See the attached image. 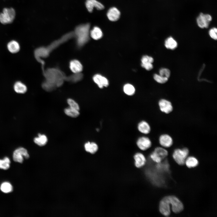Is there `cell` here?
Instances as JSON below:
<instances>
[{
  "mask_svg": "<svg viewBox=\"0 0 217 217\" xmlns=\"http://www.w3.org/2000/svg\"><path fill=\"white\" fill-rule=\"evenodd\" d=\"M33 141L37 145L39 146H43L47 143L48 139L45 135L39 134L38 137L34 138Z\"/></svg>",
  "mask_w": 217,
  "mask_h": 217,
  "instance_id": "obj_24",
  "label": "cell"
},
{
  "mask_svg": "<svg viewBox=\"0 0 217 217\" xmlns=\"http://www.w3.org/2000/svg\"><path fill=\"white\" fill-rule=\"evenodd\" d=\"M120 11L115 7L110 8L107 13V16L108 19L111 21L118 20L120 18Z\"/></svg>",
  "mask_w": 217,
  "mask_h": 217,
  "instance_id": "obj_18",
  "label": "cell"
},
{
  "mask_svg": "<svg viewBox=\"0 0 217 217\" xmlns=\"http://www.w3.org/2000/svg\"><path fill=\"white\" fill-rule=\"evenodd\" d=\"M69 68L71 70L74 74L80 73L83 68L81 63L77 59H73L70 61Z\"/></svg>",
  "mask_w": 217,
  "mask_h": 217,
  "instance_id": "obj_19",
  "label": "cell"
},
{
  "mask_svg": "<svg viewBox=\"0 0 217 217\" xmlns=\"http://www.w3.org/2000/svg\"><path fill=\"white\" fill-rule=\"evenodd\" d=\"M124 93L128 96H132L134 95L135 92V89L134 86L129 83L125 84L123 87Z\"/></svg>",
  "mask_w": 217,
  "mask_h": 217,
  "instance_id": "obj_26",
  "label": "cell"
},
{
  "mask_svg": "<svg viewBox=\"0 0 217 217\" xmlns=\"http://www.w3.org/2000/svg\"><path fill=\"white\" fill-rule=\"evenodd\" d=\"M67 102L69 106V107L79 111V106L78 103L74 100L72 99L69 98L67 99Z\"/></svg>",
  "mask_w": 217,
  "mask_h": 217,
  "instance_id": "obj_32",
  "label": "cell"
},
{
  "mask_svg": "<svg viewBox=\"0 0 217 217\" xmlns=\"http://www.w3.org/2000/svg\"><path fill=\"white\" fill-rule=\"evenodd\" d=\"M217 28L215 27H214L209 30V34L211 38L215 40H216L217 39Z\"/></svg>",
  "mask_w": 217,
  "mask_h": 217,
  "instance_id": "obj_35",
  "label": "cell"
},
{
  "mask_svg": "<svg viewBox=\"0 0 217 217\" xmlns=\"http://www.w3.org/2000/svg\"><path fill=\"white\" fill-rule=\"evenodd\" d=\"M153 78L154 80L157 82L160 83H164L168 80V78L160 75L155 74L154 75Z\"/></svg>",
  "mask_w": 217,
  "mask_h": 217,
  "instance_id": "obj_31",
  "label": "cell"
},
{
  "mask_svg": "<svg viewBox=\"0 0 217 217\" xmlns=\"http://www.w3.org/2000/svg\"><path fill=\"white\" fill-rule=\"evenodd\" d=\"M90 27V24L87 23L80 25L76 28L74 33L78 48H81L89 41Z\"/></svg>",
  "mask_w": 217,
  "mask_h": 217,
  "instance_id": "obj_3",
  "label": "cell"
},
{
  "mask_svg": "<svg viewBox=\"0 0 217 217\" xmlns=\"http://www.w3.org/2000/svg\"><path fill=\"white\" fill-rule=\"evenodd\" d=\"M158 105L160 110L165 114L169 113L173 110V107L171 102L166 99H160L159 101Z\"/></svg>",
  "mask_w": 217,
  "mask_h": 217,
  "instance_id": "obj_13",
  "label": "cell"
},
{
  "mask_svg": "<svg viewBox=\"0 0 217 217\" xmlns=\"http://www.w3.org/2000/svg\"><path fill=\"white\" fill-rule=\"evenodd\" d=\"M45 80L42 84L43 89L48 92L52 91L62 85L64 80L75 83L81 80L83 77L81 73L74 74L66 76L65 74L57 68H48L43 72Z\"/></svg>",
  "mask_w": 217,
  "mask_h": 217,
  "instance_id": "obj_1",
  "label": "cell"
},
{
  "mask_svg": "<svg viewBox=\"0 0 217 217\" xmlns=\"http://www.w3.org/2000/svg\"><path fill=\"white\" fill-rule=\"evenodd\" d=\"M168 197L173 212L177 213L183 210V204L177 198L172 196H168Z\"/></svg>",
  "mask_w": 217,
  "mask_h": 217,
  "instance_id": "obj_10",
  "label": "cell"
},
{
  "mask_svg": "<svg viewBox=\"0 0 217 217\" xmlns=\"http://www.w3.org/2000/svg\"><path fill=\"white\" fill-rule=\"evenodd\" d=\"M188 153L189 150L187 148L177 149L174 150L172 156L178 164L182 165L184 164Z\"/></svg>",
  "mask_w": 217,
  "mask_h": 217,
  "instance_id": "obj_5",
  "label": "cell"
},
{
  "mask_svg": "<svg viewBox=\"0 0 217 217\" xmlns=\"http://www.w3.org/2000/svg\"><path fill=\"white\" fill-rule=\"evenodd\" d=\"M159 210L161 213L165 216L170 215V205L167 196L163 198L160 202Z\"/></svg>",
  "mask_w": 217,
  "mask_h": 217,
  "instance_id": "obj_12",
  "label": "cell"
},
{
  "mask_svg": "<svg viewBox=\"0 0 217 217\" xmlns=\"http://www.w3.org/2000/svg\"><path fill=\"white\" fill-rule=\"evenodd\" d=\"M160 75L162 76L168 78L170 75V71L167 68H163L161 69L159 71Z\"/></svg>",
  "mask_w": 217,
  "mask_h": 217,
  "instance_id": "obj_33",
  "label": "cell"
},
{
  "mask_svg": "<svg viewBox=\"0 0 217 217\" xmlns=\"http://www.w3.org/2000/svg\"><path fill=\"white\" fill-rule=\"evenodd\" d=\"M165 45L167 48L173 50L177 47V43L173 38L170 37L166 39L165 41Z\"/></svg>",
  "mask_w": 217,
  "mask_h": 217,
  "instance_id": "obj_25",
  "label": "cell"
},
{
  "mask_svg": "<svg viewBox=\"0 0 217 217\" xmlns=\"http://www.w3.org/2000/svg\"><path fill=\"white\" fill-rule=\"evenodd\" d=\"M74 36V32H70L63 36L60 39L53 41L47 47L42 46L36 49L34 52V56L39 58H46L52 51Z\"/></svg>",
  "mask_w": 217,
  "mask_h": 217,
  "instance_id": "obj_2",
  "label": "cell"
},
{
  "mask_svg": "<svg viewBox=\"0 0 217 217\" xmlns=\"http://www.w3.org/2000/svg\"><path fill=\"white\" fill-rule=\"evenodd\" d=\"M153 61V59L152 57L146 55L143 56L141 59V64L152 63Z\"/></svg>",
  "mask_w": 217,
  "mask_h": 217,
  "instance_id": "obj_34",
  "label": "cell"
},
{
  "mask_svg": "<svg viewBox=\"0 0 217 217\" xmlns=\"http://www.w3.org/2000/svg\"><path fill=\"white\" fill-rule=\"evenodd\" d=\"M84 148L87 152L91 154H94L98 151L99 146L95 142H88L85 144Z\"/></svg>",
  "mask_w": 217,
  "mask_h": 217,
  "instance_id": "obj_22",
  "label": "cell"
},
{
  "mask_svg": "<svg viewBox=\"0 0 217 217\" xmlns=\"http://www.w3.org/2000/svg\"><path fill=\"white\" fill-rule=\"evenodd\" d=\"M94 82L100 88L107 87L109 85L108 79L105 77L99 74L94 75L93 77Z\"/></svg>",
  "mask_w": 217,
  "mask_h": 217,
  "instance_id": "obj_16",
  "label": "cell"
},
{
  "mask_svg": "<svg viewBox=\"0 0 217 217\" xmlns=\"http://www.w3.org/2000/svg\"><path fill=\"white\" fill-rule=\"evenodd\" d=\"M85 5L88 11L90 12H92L94 8H96L98 10H102L104 8L103 5L96 0H86Z\"/></svg>",
  "mask_w": 217,
  "mask_h": 217,
  "instance_id": "obj_15",
  "label": "cell"
},
{
  "mask_svg": "<svg viewBox=\"0 0 217 217\" xmlns=\"http://www.w3.org/2000/svg\"><path fill=\"white\" fill-rule=\"evenodd\" d=\"M141 65L143 68H144L146 70L148 71L151 70L153 68V65L151 63L141 64Z\"/></svg>",
  "mask_w": 217,
  "mask_h": 217,
  "instance_id": "obj_36",
  "label": "cell"
},
{
  "mask_svg": "<svg viewBox=\"0 0 217 217\" xmlns=\"http://www.w3.org/2000/svg\"><path fill=\"white\" fill-rule=\"evenodd\" d=\"M1 190L4 193H7L12 191L13 187L11 184L8 182L3 183L0 186Z\"/></svg>",
  "mask_w": 217,
  "mask_h": 217,
  "instance_id": "obj_29",
  "label": "cell"
},
{
  "mask_svg": "<svg viewBox=\"0 0 217 217\" xmlns=\"http://www.w3.org/2000/svg\"><path fill=\"white\" fill-rule=\"evenodd\" d=\"M10 161L9 158L7 157L3 159H0V168L4 170L8 169L10 166Z\"/></svg>",
  "mask_w": 217,
  "mask_h": 217,
  "instance_id": "obj_30",
  "label": "cell"
},
{
  "mask_svg": "<svg viewBox=\"0 0 217 217\" xmlns=\"http://www.w3.org/2000/svg\"><path fill=\"white\" fill-rule=\"evenodd\" d=\"M15 15V11L13 8H4L2 12L0 13V22L4 24H11L14 21Z\"/></svg>",
  "mask_w": 217,
  "mask_h": 217,
  "instance_id": "obj_4",
  "label": "cell"
},
{
  "mask_svg": "<svg viewBox=\"0 0 217 217\" xmlns=\"http://www.w3.org/2000/svg\"><path fill=\"white\" fill-rule=\"evenodd\" d=\"M13 88L14 91L18 94H24L27 90L26 85L21 81H18L14 84Z\"/></svg>",
  "mask_w": 217,
  "mask_h": 217,
  "instance_id": "obj_20",
  "label": "cell"
},
{
  "mask_svg": "<svg viewBox=\"0 0 217 217\" xmlns=\"http://www.w3.org/2000/svg\"><path fill=\"white\" fill-rule=\"evenodd\" d=\"M136 144L138 148L142 152L146 151L151 147L152 142L148 137L145 135H143L137 138Z\"/></svg>",
  "mask_w": 217,
  "mask_h": 217,
  "instance_id": "obj_7",
  "label": "cell"
},
{
  "mask_svg": "<svg viewBox=\"0 0 217 217\" xmlns=\"http://www.w3.org/2000/svg\"><path fill=\"white\" fill-rule=\"evenodd\" d=\"M212 19V17L210 15L201 13L197 19V22L200 28H207Z\"/></svg>",
  "mask_w": 217,
  "mask_h": 217,
  "instance_id": "obj_11",
  "label": "cell"
},
{
  "mask_svg": "<svg viewBox=\"0 0 217 217\" xmlns=\"http://www.w3.org/2000/svg\"><path fill=\"white\" fill-rule=\"evenodd\" d=\"M135 166L137 168H140L144 166L146 162V159L142 152H135L133 155Z\"/></svg>",
  "mask_w": 217,
  "mask_h": 217,
  "instance_id": "obj_9",
  "label": "cell"
},
{
  "mask_svg": "<svg viewBox=\"0 0 217 217\" xmlns=\"http://www.w3.org/2000/svg\"><path fill=\"white\" fill-rule=\"evenodd\" d=\"M185 163L188 167L191 168L197 166L198 164V162L195 157L193 156H190L186 158Z\"/></svg>",
  "mask_w": 217,
  "mask_h": 217,
  "instance_id": "obj_28",
  "label": "cell"
},
{
  "mask_svg": "<svg viewBox=\"0 0 217 217\" xmlns=\"http://www.w3.org/2000/svg\"><path fill=\"white\" fill-rule=\"evenodd\" d=\"M137 129L139 132L143 135L149 134L151 131L149 124L146 121L142 120L138 122Z\"/></svg>",
  "mask_w": 217,
  "mask_h": 217,
  "instance_id": "obj_14",
  "label": "cell"
},
{
  "mask_svg": "<svg viewBox=\"0 0 217 217\" xmlns=\"http://www.w3.org/2000/svg\"><path fill=\"white\" fill-rule=\"evenodd\" d=\"M90 35L93 39L97 40L101 39L103 36V33L101 29L98 27H94L90 31Z\"/></svg>",
  "mask_w": 217,
  "mask_h": 217,
  "instance_id": "obj_23",
  "label": "cell"
},
{
  "mask_svg": "<svg viewBox=\"0 0 217 217\" xmlns=\"http://www.w3.org/2000/svg\"><path fill=\"white\" fill-rule=\"evenodd\" d=\"M168 155V151L163 147H157L150 154V156L154 162L159 163Z\"/></svg>",
  "mask_w": 217,
  "mask_h": 217,
  "instance_id": "obj_6",
  "label": "cell"
},
{
  "mask_svg": "<svg viewBox=\"0 0 217 217\" xmlns=\"http://www.w3.org/2000/svg\"><path fill=\"white\" fill-rule=\"evenodd\" d=\"M7 48L10 53H16L20 51V46L19 43L17 41L12 40L8 43Z\"/></svg>",
  "mask_w": 217,
  "mask_h": 217,
  "instance_id": "obj_21",
  "label": "cell"
},
{
  "mask_svg": "<svg viewBox=\"0 0 217 217\" xmlns=\"http://www.w3.org/2000/svg\"><path fill=\"white\" fill-rule=\"evenodd\" d=\"M64 111L66 115L72 118L77 117L80 115L79 111L70 107L65 108Z\"/></svg>",
  "mask_w": 217,
  "mask_h": 217,
  "instance_id": "obj_27",
  "label": "cell"
},
{
  "mask_svg": "<svg viewBox=\"0 0 217 217\" xmlns=\"http://www.w3.org/2000/svg\"><path fill=\"white\" fill-rule=\"evenodd\" d=\"M159 142L160 145L164 148L171 146L173 144V140L171 137L166 134L161 135L159 138Z\"/></svg>",
  "mask_w": 217,
  "mask_h": 217,
  "instance_id": "obj_17",
  "label": "cell"
},
{
  "mask_svg": "<svg viewBox=\"0 0 217 217\" xmlns=\"http://www.w3.org/2000/svg\"><path fill=\"white\" fill-rule=\"evenodd\" d=\"M24 157L28 159L29 155L26 149L23 147H20L14 151L13 158L14 161L22 163L24 161Z\"/></svg>",
  "mask_w": 217,
  "mask_h": 217,
  "instance_id": "obj_8",
  "label": "cell"
}]
</instances>
